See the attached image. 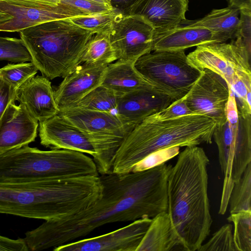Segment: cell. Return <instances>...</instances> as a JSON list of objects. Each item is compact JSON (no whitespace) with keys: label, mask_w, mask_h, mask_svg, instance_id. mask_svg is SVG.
<instances>
[{"label":"cell","mask_w":251,"mask_h":251,"mask_svg":"<svg viewBox=\"0 0 251 251\" xmlns=\"http://www.w3.org/2000/svg\"><path fill=\"white\" fill-rule=\"evenodd\" d=\"M80 129L92 145L93 160L101 175L112 172L115 155L134 127L116 113L75 106L58 113Z\"/></svg>","instance_id":"cell-8"},{"label":"cell","mask_w":251,"mask_h":251,"mask_svg":"<svg viewBox=\"0 0 251 251\" xmlns=\"http://www.w3.org/2000/svg\"><path fill=\"white\" fill-rule=\"evenodd\" d=\"M19 32L31 61L49 79L64 78L81 64L87 44L95 34L70 19L43 23Z\"/></svg>","instance_id":"cell-5"},{"label":"cell","mask_w":251,"mask_h":251,"mask_svg":"<svg viewBox=\"0 0 251 251\" xmlns=\"http://www.w3.org/2000/svg\"><path fill=\"white\" fill-rule=\"evenodd\" d=\"M99 174L92 158L75 151H43L26 145L0 155V181Z\"/></svg>","instance_id":"cell-6"},{"label":"cell","mask_w":251,"mask_h":251,"mask_svg":"<svg viewBox=\"0 0 251 251\" xmlns=\"http://www.w3.org/2000/svg\"><path fill=\"white\" fill-rule=\"evenodd\" d=\"M32 61L8 63L0 68V74L16 90L32 77L38 72Z\"/></svg>","instance_id":"cell-30"},{"label":"cell","mask_w":251,"mask_h":251,"mask_svg":"<svg viewBox=\"0 0 251 251\" xmlns=\"http://www.w3.org/2000/svg\"><path fill=\"white\" fill-rule=\"evenodd\" d=\"M179 146H172L155 151L136 163L131 172L145 171L166 163L179 154Z\"/></svg>","instance_id":"cell-33"},{"label":"cell","mask_w":251,"mask_h":251,"mask_svg":"<svg viewBox=\"0 0 251 251\" xmlns=\"http://www.w3.org/2000/svg\"><path fill=\"white\" fill-rule=\"evenodd\" d=\"M154 31L143 17L121 14L110 31L111 45L117 60L135 62L152 51Z\"/></svg>","instance_id":"cell-12"},{"label":"cell","mask_w":251,"mask_h":251,"mask_svg":"<svg viewBox=\"0 0 251 251\" xmlns=\"http://www.w3.org/2000/svg\"><path fill=\"white\" fill-rule=\"evenodd\" d=\"M39 137L42 145L51 149H63L91 155L95 150L85 134L61 115L58 114L39 122Z\"/></svg>","instance_id":"cell-18"},{"label":"cell","mask_w":251,"mask_h":251,"mask_svg":"<svg viewBox=\"0 0 251 251\" xmlns=\"http://www.w3.org/2000/svg\"><path fill=\"white\" fill-rule=\"evenodd\" d=\"M216 127L213 120L203 115L163 120L151 115L128 134L115 155L112 172H131L136 163L159 149L211 144Z\"/></svg>","instance_id":"cell-4"},{"label":"cell","mask_w":251,"mask_h":251,"mask_svg":"<svg viewBox=\"0 0 251 251\" xmlns=\"http://www.w3.org/2000/svg\"><path fill=\"white\" fill-rule=\"evenodd\" d=\"M251 52L238 38L229 43L200 45L187 55L192 65L218 74L226 81L229 88L239 80L251 79Z\"/></svg>","instance_id":"cell-10"},{"label":"cell","mask_w":251,"mask_h":251,"mask_svg":"<svg viewBox=\"0 0 251 251\" xmlns=\"http://www.w3.org/2000/svg\"><path fill=\"white\" fill-rule=\"evenodd\" d=\"M229 93L228 85L221 76L204 69L182 99L193 114L211 118L218 126L226 121V108Z\"/></svg>","instance_id":"cell-11"},{"label":"cell","mask_w":251,"mask_h":251,"mask_svg":"<svg viewBox=\"0 0 251 251\" xmlns=\"http://www.w3.org/2000/svg\"><path fill=\"white\" fill-rule=\"evenodd\" d=\"M121 14L114 9L99 14L75 17L70 20L77 26L95 34L110 32L114 22Z\"/></svg>","instance_id":"cell-29"},{"label":"cell","mask_w":251,"mask_h":251,"mask_svg":"<svg viewBox=\"0 0 251 251\" xmlns=\"http://www.w3.org/2000/svg\"><path fill=\"white\" fill-rule=\"evenodd\" d=\"M112 7L120 12H124L139 0H109Z\"/></svg>","instance_id":"cell-40"},{"label":"cell","mask_w":251,"mask_h":251,"mask_svg":"<svg viewBox=\"0 0 251 251\" xmlns=\"http://www.w3.org/2000/svg\"><path fill=\"white\" fill-rule=\"evenodd\" d=\"M13 4L27 6H54L58 5L61 0H0Z\"/></svg>","instance_id":"cell-39"},{"label":"cell","mask_w":251,"mask_h":251,"mask_svg":"<svg viewBox=\"0 0 251 251\" xmlns=\"http://www.w3.org/2000/svg\"><path fill=\"white\" fill-rule=\"evenodd\" d=\"M117 60L111 45L110 32L95 34L87 44L81 59V64L107 65Z\"/></svg>","instance_id":"cell-25"},{"label":"cell","mask_w":251,"mask_h":251,"mask_svg":"<svg viewBox=\"0 0 251 251\" xmlns=\"http://www.w3.org/2000/svg\"><path fill=\"white\" fill-rule=\"evenodd\" d=\"M60 3L86 15H94L114 9L112 7L92 0H61Z\"/></svg>","instance_id":"cell-34"},{"label":"cell","mask_w":251,"mask_h":251,"mask_svg":"<svg viewBox=\"0 0 251 251\" xmlns=\"http://www.w3.org/2000/svg\"><path fill=\"white\" fill-rule=\"evenodd\" d=\"M107 65H79L54 91L59 112L75 107L93 89L100 85Z\"/></svg>","instance_id":"cell-16"},{"label":"cell","mask_w":251,"mask_h":251,"mask_svg":"<svg viewBox=\"0 0 251 251\" xmlns=\"http://www.w3.org/2000/svg\"><path fill=\"white\" fill-rule=\"evenodd\" d=\"M233 226L226 224L213 233L209 240L202 244L198 251H237L233 237Z\"/></svg>","instance_id":"cell-32"},{"label":"cell","mask_w":251,"mask_h":251,"mask_svg":"<svg viewBox=\"0 0 251 251\" xmlns=\"http://www.w3.org/2000/svg\"><path fill=\"white\" fill-rule=\"evenodd\" d=\"M174 101L150 85L121 95L116 113L124 122L135 127L145 118L166 108Z\"/></svg>","instance_id":"cell-15"},{"label":"cell","mask_w":251,"mask_h":251,"mask_svg":"<svg viewBox=\"0 0 251 251\" xmlns=\"http://www.w3.org/2000/svg\"><path fill=\"white\" fill-rule=\"evenodd\" d=\"M24 238L13 239L0 235V251H28Z\"/></svg>","instance_id":"cell-38"},{"label":"cell","mask_w":251,"mask_h":251,"mask_svg":"<svg viewBox=\"0 0 251 251\" xmlns=\"http://www.w3.org/2000/svg\"><path fill=\"white\" fill-rule=\"evenodd\" d=\"M94 0L101 3H103L104 4L107 5L109 6L112 7L109 0ZM113 8V7H112Z\"/></svg>","instance_id":"cell-43"},{"label":"cell","mask_w":251,"mask_h":251,"mask_svg":"<svg viewBox=\"0 0 251 251\" xmlns=\"http://www.w3.org/2000/svg\"><path fill=\"white\" fill-rule=\"evenodd\" d=\"M0 10L13 17L0 24V31L8 32H19L43 23L86 15L61 3L54 6H27L0 0Z\"/></svg>","instance_id":"cell-14"},{"label":"cell","mask_w":251,"mask_h":251,"mask_svg":"<svg viewBox=\"0 0 251 251\" xmlns=\"http://www.w3.org/2000/svg\"><path fill=\"white\" fill-rule=\"evenodd\" d=\"M13 18V16L0 10V24Z\"/></svg>","instance_id":"cell-42"},{"label":"cell","mask_w":251,"mask_h":251,"mask_svg":"<svg viewBox=\"0 0 251 251\" xmlns=\"http://www.w3.org/2000/svg\"><path fill=\"white\" fill-rule=\"evenodd\" d=\"M251 162L232 187L228 205L230 214L251 211Z\"/></svg>","instance_id":"cell-26"},{"label":"cell","mask_w":251,"mask_h":251,"mask_svg":"<svg viewBox=\"0 0 251 251\" xmlns=\"http://www.w3.org/2000/svg\"><path fill=\"white\" fill-rule=\"evenodd\" d=\"M101 191L100 176L0 181V213L59 220L91 206Z\"/></svg>","instance_id":"cell-2"},{"label":"cell","mask_w":251,"mask_h":251,"mask_svg":"<svg viewBox=\"0 0 251 251\" xmlns=\"http://www.w3.org/2000/svg\"><path fill=\"white\" fill-rule=\"evenodd\" d=\"M135 67L147 81L174 100L186 95L202 72L190 63L184 50L153 51L138 59Z\"/></svg>","instance_id":"cell-9"},{"label":"cell","mask_w":251,"mask_h":251,"mask_svg":"<svg viewBox=\"0 0 251 251\" xmlns=\"http://www.w3.org/2000/svg\"><path fill=\"white\" fill-rule=\"evenodd\" d=\"M16 90L0 74V125L6 110L16 101Z\"/></svg>","instance_id":"cell-37"},{"label":"cell","mask_w":251,"mask_h":251,"mask_svg":"<svg viewBox=\"0 0 251 251\" xmlns=\"http://www.w3.org/2000/svg\"><path fill=\"white\" fill-rule=\"evenodd\" d=\"M151 219L136 251H186L175 232L167 211Z\"/></svg>","instance_id":"cell-22"},{"label":"cell","mask_w":251,"mask_h":251,"mask_svg":"<svg viewBox=\"0 0 251 251\" xmlns=\"http://www.w3.org/2000/svg\"><path fill=\"white\" fill-rule=\"evenodd\" d=\"M189 0H139L123 12L143 17L153 27L154 37L179 25L186 19Z\"/></svg>","instance_id":"cell-17"},{"label":"cell","mask_w":251,"mask_h":251,"mask_svg":"<svg viewBox=\"0 0 251 251\" xmlns=\"http://www.w3.org/2000/svg\"><path fill=\"white\" fill-rule=\"evenodd\" d=\"M235 38L240 39L251 52V9H240V22Z\"/></svg>","instance_id":"cell-35"},{"label":"cell","mask_w":251,"mask_h":251,"mask_svg":"<svg viewBox=\"0 0 251 251\" xmlns=\"http://www.w3.org/2000/svg\"><path fill=\"white\" fill-rule=\"evenodd\" d=\"M38 126L24 105L12 103L0 125V155L34 142Z\"/></svg>","instance_id":"cell-19"},{"label":"cell","mask_w":251,"mask_h":251,"mask_svg":"<svg viewBox=\"0 0 251 251\" xmlns=\"http://www.w3.org/2000/svg\"><path fill=\"white\" fill-rule=\"evenodd\" d=\"M228 6L241 9H251V0H228Z\"/></svg>","instance_id":"cell-41"},{"label":"cell","mask_w":251,"mask_h":251,"mask_svg":"<svg viewBox=\"0 0 251 251\" xmlns=\"http://www.w3.org/2000/svg\"><path fill=\"white\" fill-rule=\"evenodd\" d=\"M15 100L39 122L59 113L51 83L43 75L32 77L16 89Z\"/></svg>","instance_id":"cell-20"},{"label":"cell","mask_w":251,"mask_h":251,"mask_svg":"<svg viewBox=\"0 0 251 251\" xmlns=\"http://www.w3.org/2000/svg\"><path fill=\"white\" fill-rule=\"evenodd\" d=\"M226 121L216 126L213 137L217 146L224 182L219 213H226L235 182L251 162V115L240 114L234 105L226 110Z\"/></svg>","instance_id":"cell-7"},{"label":"cell","mask_w":251,"mask_h":251,"mask_svg":"<svg viewBox=\"0 0 251 251\" xmlns=\"http://www.w3.org/2000/svg\"><path fill=\"white\" fill-rule=\"evenodd\" d=\"M227 219L234 226L233 237L237 251H251V211L230 214Z\"/></svg>","instance_id":"cell-28"},{"label":"cell","mask_w":251,"mask_h":251,"mask_svg":"<svg viewBox=\"0 0 251 251\" xmlns=\"http://www.w3.org/2000/svg\"><path fill=\"white\" fill-rule=\"evenodd\" d=\"M172 167L164 163L141 172L101 175L100 198L76 214L59 220L45 221L27 231L25 238L29 249H54L107 224L152 219L167 211L168 179Z\"/></svg>","instance_id":"cell-1"},{"label":"cell","mask_w":251,"mask_h":251,"mask_svg":"<svg viewBox=\"0 0 251 251\" xmlns=\"http://www.w3.org/2000/svg\"><path fill=\"white\" fill-rule=\"evenodd\" d=\"M152 219L144 217L109 233L72 241L54 251H136Z\"/></svg>","instance_id":"cell-13"},{"label":"cell","mask_w":251,"mask_h":251,"mask_svg":"<svg viewBox=\"0 0 251 251\" xmlns=\"http://www.w3.org/2000/svg\"><path fill=\"white\" fill-rule=\"evenodd\" d=\"M193 114L182 98L174 101L166 108L151 115L158 120L167 119Z\"/></svg>","instance_id":"cell-36"},{"label":"cell","mask_w":251,"mask_h":251,"mask_svg":"<svg viewBox=\"0 0 251 251\" xmlns=\"http://www.w3.org/2000/svg\"><path fill=\"white\" fill-rule=\"evenodd\" d=\"M135 63L118 59L107 65L101 85L120 95L152 85L137 71Z\"/></svg>","instance_id":"cell-23"},{"label":"cell","mask_w":251,"mask_h":251,"mask_svg":"<svg viewBox=\"0 0 251 251\" xmlns=\"http://www.w3.org/2000/svg\"><path fill=\"white\" fill-rule=\"evenodd\" d=\"M0 61L20 63L31 61V58L20 38L0 36Z\"/></svg>","instance_id":"cell-31"},{"label":"cell","mask_w":251,"mask_h":251,"mask_svg":"<svg viewBox=\"0 0 251 251\" xmlns=\"http://www.w3.org/2000/svg\"><path fill=\"white\" fill-rule=\"evenodd\" d=\"M239 22L240 9L228 6L213 9L208 15L198 20L186 19L181 25L205 27L212 32L217 43H223L235 38Z\"/></svg>","instance_id":"cell-24"},{"label":"cell","mask_w":251,"mask_h":251,"mask_svg":"<svg viewBox=\"0 0 251 251\" xmlns=\"http://www.w3.org/2000/svg\"><path fill=\"white\" fill-rule=\"evenodd\" d=\"M120 95L100 85L86 95L75 106L93 110L116 113L118 98Z\"/></svg>","instance_id":"cell-27"},{"label":"cell","mask_w":251,"mask_h":251,"mask_svg":"<svg viewBox=\"0 0 251 251\" xmlns=\"http://www.w3.org/2000/svg\"><path fill=\"white\" fill-rule=\"evenodd\" d=\"M217 43L212 32L201 26L185 25L154 36L152 51H180L195 46Z\"/></svg>","instance_id":"cell-21"},{"label":"cell","mask_w":251,"mask_h":251,"mask_svg":"<svg viewBox=\"0 0 251 251\" xmlns=\"http://www.w3.org/2000/svg\"><path fill=\"white\" fill-rule=\"evenodd\" d=\"M209 164L202 148L187 146L179 153L168 176L167 212L186 251H198L210 232Z\"/></svg>","instance_id":"cell-3"}]
</instances>
